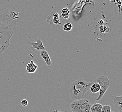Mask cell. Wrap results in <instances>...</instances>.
Listing matches in <instances>:
<instances>
[{"label":"cell","mask_w":122,"mask_h":112,"mask_svg":"<svg viewBox=\"0 0 122 112\" xmlns=\"http://www.w3.org/2000/svg\"><path fill=\"white\" fill-rule=\"evenodd\" d=\"M16 20H13L9 15L0 12V54L9 47L10 39L16 30Z\"/></svg>","instance_id":"1"},{"label":"cell","mask_w":122,"mask_h":112,"mask_svg":"<svg viewBox=\"0 0 122 112\" xmlns=\"http://www.w3.org/2000/svg\"><path fill=\"white\" fill-rule=\"evenodd\" d=\"M93 82L85 81L82 78L72 82L70 85V93L74 100L84 98L85 95L89 90Z\"/></svg>","instance_id":"2"},{"label":"cell","mask_w":122,"mask_h":112,"mask_svg":"<svg viewBox=\"0 0 122 112\" xmlns=\"http://www.w3.org/2000/svg\"><path fill=\"white\" fill-rule=\"evenodd\" d=\"M91 103L87 99H81L74 100L70 107L72 112H90Z\"/></svg>","instance_id":"3"},{"label":"cell","mask_w":122,"mask_h":112,"mask_svg":"<svg viewBox=\"0 0 122 112\" xmlns=\"http://www.w3.org/2000/svg\"><path fill=\"white\" fill-rule=\"evenodd\" d=\"M97 82L100 84V90L99 94L97 98L95 99V101L101 100L103 98L104 94L106 93L110 86V81L108 78L105 75H101L97 78Z\"/></svg>","instance_id":"4"},{"label":"cell","mask_w":122,"mask_h":112,"mask_svg":"<svg viewBox=\"0 0 122 112\" xmlns=\"http://www.w3.org/2000/svg\"><path fill=\"white\" fill-rule=\"evenodd\" d=\"M112 100L114 103V107L119 112H122V97L113 95L111 96Z\"/></svg>","instance_id":"5"},{"label":"cell","mask_w":122,"mask_h":112,"mask_svg":"<svg viewBox=\"0 0 122 112\" xmlns=\"http://www.w3.org/2000/svg\"><path fill=\"white\" fill-rule=\"evenodd\" d=\"M28 45L32 46L33 48L36 49L37 51H42L46 50L42 41L40 38H37L36 39V42H28Z\"/></svg>","instance_id":"6"},{"label":"cell","mask_w":122,"mask_h":112,"mask_svg":"<svg viewBox=\"0 0 122 112\" xmlns=\"http://www.w3.org/2000/svg\"><path fill=\"white\" fill-rule=\"evenodd\" d=\"M40 54L42 57L45 61V62L47 66H48V67L50 68L52 67L53 65V63H52L51 59L49 57V55L48 53V52L46 50L42 51H41L40 52Z\"/></svg>","instance_id":"7"},{"label":"cell","mask_w":122,"mask_h":112,"mask_svg":"<svg viewBox=\"0 0 122 112\" xmlns=\"http://www.w3.org/2000/svg\"><path fill=\"white\" fill-rule=\"evenodd\" d=\"M37 68L38 65L34 63L33 61H31L30 63H28L26 66V70L30 74L35 73Z\"/></svg>","instance_id":"8"},{"label":"cell","mask_w":122,"mask_h":112,"mask_svg":"<svg viewBox=\"0 0 122 112\" xmlns=\"http://www.w3.org/2000/svg\"><path fill=\"white\" fill-rule=\"evenodd\" d=\"M103 105L99 103H94L91 106L90 112H101Z\"/></svg>","instance_id":"9"},{"label":"cell","mask_w":122,"mask_h":112,"mask_svg":"<svg viewBox=\"0 0 122 112\" xmlns=\"http://www.w3.org/2000/svg\"><path fill=\"white\" fill-rule=\"evenodd\" d=\"M91 91L92 93H97L100 90V84L97 83H94L90 87Z\"/></svg>","instance_id":"10"},{"label":"cell","mask_w":122,"mask_h":112,"mask_svg":"<svg viewBox=\"0 0 122 112\" xmlns=\"http://www.w3.org/2000/svg\"><path fill=\"white\" fill-rule=\"evenodd\" d=\"M61 14L62 16L63 17L64 19H68L69 17V14H70L69 9L67 7L64 8L61 11Z\"/></svg>","instance_id":"11"},{"label":"cell","mask_w":122,"mask_h":112,"mask_svg":"<svg viewBox=\"0 0 122 112\" xmlns=\"http://www.w3.org/2000/svg\"><path fill=\"white\" fill-rule=\"evenodd\" d=\"M9 16L13 20H15L16 19L19 18L20 16V13L19 12H15L13 11L10 12V15Z\"/></svg>","instance_id":"12"},{"label":"cell","mask_w":122,"mask_h":112,"mask_svg":"<svg viewBox=\"0 0 122 112\" xmlns=\"http://www.w3.org/2000/svg\"><path fill=\"white\" fill-rule=\"evenodd\" d=\"M73 27V26L70 23H66L63 26V29L66 32H69L71 30Z\"/></svg>","instance_id":"13"},{"label":"cell","mask_w":122,"mask_h":112,"mask_svg":"<svg viewBox=\"0 0 122 112\" xmlns=\"http://www.w3.org/2000/svg\"><path fill=\"white\" fill-rule=\"evenodd\" d=\"M53 23L55 24H61L60 23V20H59V15L58 13H56L55 14L53 15Z\"/></svg>","instance_id":"14"},{"label":"cell","mask_w":122,"mask_h":112,"mask_svg":"<svg viewBox=\"0 0 122 112\" xmlns=\"http://www.w3.org/2000/svg\"><path fill=\"white\" fill-rule=\"evenodd\" d=\"M111 107L110 105H105L102 106L101 112H111Z\"/></svg>","instance_id":"15"},{"label":"cell","mask_w":122,"mask_h":112,"mask_svg":"<svg viewBox=\"0 0 122 112\" xmlns=\"http://www.w3.org/2000/svg\"><path fill=\"white\" fill-rule=\"evenodd\" d=\"M28 104V102L27 100L26 99H23L21 100V104L23 107H26L27 106Z\"/></svg>","instance_id":"16"},{"label":"cell","mask_w":122,"mask_h":112,"mask_svg":"<svg viewBox=\"0 0 122 112\" xmlns=\"http://www.w3.org/2000/svg\"><path fill=\"white\" fill-rule=\"evenodd\" d=\"M52 112H62V110L58 111V110H53Z\"/></svg>","instance_id":"17"},{"label":"cell","mask_w":122,"mask_h":112,"mask_svg":"<svg viewBox=\"0 0 122 112\" xmlns=\"http://www.w3.org/2000/svg\"><path fill=\"white\" fill-rule=\"evenodd\" d=\"M62 112H67V111H66L65 110H62Z\"/></svg>","instance_id":"18"},{"label":"cell","mask_w":122,"mask_h":112,"mask_svg":"<svg viewBox=\"0 0 122 112\" xmlns=\"http://www.w3.org/2000/svg\"></svg>","instance_id":"19"}]
</instances>
